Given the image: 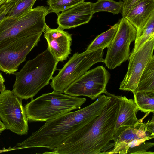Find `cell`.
<instances>
[{"mask_svg":"<svg viewBox=\"0 0 154 154\" xmlns=\"http://www.w3.org/2000/svg\"><path fill=\"white\" fill-rule=\"evenodd\" d=\"M110 101L96 118L75 132L61 144L47 154H105L114 146L113 140L118 110L117 96L111 94Z\"/></svg>","mask_w":154,"mask_h":154,"instance_id":"1","label":"cell"},{"mask_svg":"<svg viewBox=\"0 0 154 154\" xmlns=\"http://www.w3.org/2000/svg\"><path fill=\"white\" fill-rule=\"evenodd\" d=\"M91 104L46 122L39 129L16 147L23 149L45 148L50 150L61 144L75 132L99 116L111 101L103 94Z\"/></svg>","mask_w":154,"mask_h":154,"instance_id":"2","label":"cell"},{"mask_svg":"<svg viewBox=\"0 0 154 154\" xmlns=\"http://www.w3.org/2000/svg\"><path fill=\"white\" fill-rule=\"evenodd\" d=\"M58 63L47 48L14 73L16 79L12 91L22 100L33 98L49 84Z\"/></svg>","mask_w":154,"mask_h":154,"instance_id":"3","label":"cell"},{"mask_svg":"<svg viewBox=\"0 0 154 154\" xmlns=\"http://www.w3.org/2000/svg\"><path fill=\"white\" fill-rule=\"evenodd\" d=\"M32 99L24 107L28 121L33 122H46L80 109L86 100L54 91Z\"/></svg>","mask_w":154,"mask_h":154,"instance_id":"4","label":"cell"},{"mask_svg":"<svg viewBox=\"0 0 154 154\" xmlns=\"http://www.w3.org/2000/svg\"><path fill=\"white\" fill-rule=\"evenodd\" d=\"M48 6H38L19 16L6 17L0 22V48L19 38L42 33L47 26Z\"/></svg>","mask_w":154,"mask_h":154,"instance_id":"5","label":"cell"},{"mask_svg":"<svg viewBox=\"0 0 154 154\" xmlns=\"http://www.w3.org/2000/svg\"><path fill=\"white\" fill-rule=\"evenodd\" d=\"M103 48L79 53H75L50 83L53 91L64 92L72 82L79 78L93 65L104 61Z\"/></svg>","mask_w":154,"mask_h":154,"instance_id":"6","label":"cell"},{"mask_svg":"<svg viewBox=\"0 0 154 154\" xmlns=\"http://www.w3.org/2000/svg\"><path fill=\"white\" fill-rule=\"evenodd\" d=\"M0 119L6 129L20 135L27 134L28 119L22 100L12 91L0 93Z\"/></svg>","mask_w":154,"mask_h":154,"instance_id":"7","label":"cell"},{"mask_svg":"<svg viewBox=\"0 0 154 154\" xmlns=\"http://www.w3.org/2000/svg\"><path fill=\"white\" fill-rule=\"evenodd\" d=\"M118 23L117 31L112 41L107 47L103 62L110 69L120 65L128 59L130 45L135 41L137 34L136 28L125 17L119 19Z\"/></svg>","mask_w":154,"mask_h":154,"instance_id":"8","label":"cell"},{"mask_svg":"<svg viewBox=\"0 0 154 154\" xmlns=\"http://www.w3.org/2000/svg\"><path fill=\"white\" fill-rule=\"evenodd\" d=\"M110 76L104 67L98 66L87 71L71 84L63 93L72 96H85L94 100L102 93H108L106 87Z\"/></svg>","mask_w":154,"mask_h":154,"instance_id":"9","label":"cell"},{"mask_svg":"<svg viewBox=\"0 0 154 154\" xmlns=\"http://www.w3.org/2000/svg\"><path fill=\"white\" fill-rule=\"evenodd\" d=\"M42 33L19 38L0 48V70L14 74L27 55L37 45Z\"/></svg>","mask_w":154,"mask_h":154,"instance_id":"10","label":"cell"},{"mask_svg":"<svg viewBox=\"0 0 154 154\" xmlns=\"http://www.w3.org/2000/svg\"><path fill=\"white\" fill-rule=\"evenodd\" d=\"M154 37L151 38L128 58V69L121 82L119 89L133 92L137 88L140 77L153 55Z\"/></svg>","mask_w":154,"mask_h":154,"instance_id":"11","label":"cell"},{"mask_svg":"<svg viewBox=\"0 0 154 154\" xmlns=\"http://www.w3.org/2000/svg\"><path fill=\"white\" fill-rule=\"evenodd\" d=\"M59 26L52 29L47 26L43 32L47 48L58 62L66 60L71 54L72 35Z\"/></svg>","mask_w":154,"mask_h":154,"instance_id":"12","label":"cell"},{"mask_svg":"<svg viewBox=\"0 0 154 154\" xmlns=\"http://www.w3.org/2000/svg\"><path fill=\"white\" fill-rule=\"evenodd\" d=\"M92 3L84 2L59 13L57 20L58 26L67 29L88 23L94 14Z\"/></svg>","mask_w":154,"mask_h":154,"instance_id":"13","label":"cell"},{"mask_svg":"<svg viewBox=\"0 0 154 154\" xmlns=\"http://www.w3.org/2000/svg\"><path fill=\"white\" fill-rule=\"evenodd\" d=\"M149 113H146L145 116L140 119L137 124L128 127L114 138L113 140L115 144L113 148L106 152V154H123L128 143L133 140L142 139L149 135L154 136L149 133L146 123L143 122V120Z\"/></svg>","mask_w":154,"mask_h":154,"instance_id":"14","label":"cell"},{"mask_svg":"<svg viewBox=\"0 0 154 154\" xmlns=\"http://www.w3.org/2000/svg\"><path fill=\"white\" fill-rule=\"evenodd\" d=\"M118 110L114 138L128 127L135 125L140 121L136 114L139 110L134 99L125 96H117Z\"/></svg>","mask_w":154,"mask_h":154,"instance_id":"15","label":"cell"},{"mask_svg":"<svg viewBox=\"0 0 154 154\" xmlns=\"http://www.w3.org/2000/svg\"><path fill=\"white\" fill-rule=\"evenodd\" d=\"M153 13L154 0H140L125 17L136 28L137 35Z\"/></svg>","mask_w":154,"mask_h":154,"instance_id":"16","label":"cell"},{"mask_svg":"<svg viewBox=\"0 0 154 154\" xmlns=\"http://www.w3.org/2000/svg\"><path fill=\"white\" fill-rule=\"evenodd\" d=\"M134 91L154 92V55L146 65Z\"/></svg>","mask_w":154,"mask_h":154,"instance_id":"17","label":"cell"},{"mask_svg":"<svg viewBox=\"0 0 154 154\" xmlns=\"http://www.w3.org/2000/svg\"><path fill=\"white\" fill-rule=\"evenodd\" d=\"M132 93L139 110L145 113H154V92L134 91Z\"/></svg>","mask_w":154,"mask_h":154,"instance_id":"18","label":"cell"},{"mask_svg":"<svg viewBox=\"0 0 154 154\" xmlns=\"http://www.w3.org/2000/svg\"><path fill=\"white\" fill-rule=\"evenodd\" d=\"M118 27V23H116L109 29L97 36L86 50L91 51L107 47L113 39Z\"/></svg>","mask_w":154,"mask_h":154,"instance_id":"19","label":"cell"},{"mask_svg":"<svg viewBox=\"0 0 154 154\" xmlns=\"http://www.w3.org/2000/svg\"><path fill=\"white\" fill-rule=\"evenodd\" d=\"M153 37H154V13L137 35L134 48L130 55L133 54L146 42Z\"/></svg>","mask_w":154,"mask_h":154,"instance_id":"20","label":"cell"},{"mask_svg":"<svg viewBox=\"0 0 154 154\" xmlns=\"http://www.w3.org/2000/svg\"><path fill=\"white\" fill-rule=\"evenodd\" d=\"M123 8V1L118 2L114 0H98L92 3V11L93 14L100 12L106 11L117 14L122 12Z\"/></svg>","mask_w":154,"mask_h":154,"instance_id":"21","label":"cell"},{"mask_svg":"<svg viewBox=\"0 0 154 154\" xmlns=\"http://www.w3.org/2000/svg\"><path fill=\"white\" fill-rule=\"evenodd\" d=\"M85 0H47L46 2L50 12L57 15L60 12L71 8Z\"/></svg>","mask_w":154,"mask_h":154,"instance_id":"22","label":"cell"},{"mask_svg":"<svg viewBox=\"0 0 154 154\" xmlns=\"http://www.w3.org/2000/svg\"><path fill=\"white\" fill-rule=\"evenodd\" d=\"M37 0H23L14 5L8 12L6 17L11 18L19 16L32 9Z\"/></svg>","mask_w":154,"mask_h":154,"instance_id":"23","label":"cell"},{"mask_svg":"<svg viewBox=\"0 0 154 154\" xmlns=\"http://www.w3.org/2000/svg\"><path fill=\"white\" fill-rule=\"evenodd\" d=\"M154 145L153 143L144 142L138 146L128 149L126 154H154L153 152L147 151Z\"/></svg>","mask_w":154,"mask_h":154,"instance_id":"24","label":"cell"},{"mask_svg":"<svg viewBox=\"0 0 154 154\" xmlns=\"http://www.w3.org/2000/svg\"><path fill=\"white\" fill-rule=\"evenodd\" d=\"M140 0H123L122 12V17H125L131 8Z\"/></svg>","mask_w":154,"mask_h":154,"instance_id":"25","label":"cell"},{"mask_svg":"<svg viewBox=\"0 0 154 154\" xmlns=\"http://www.w3.org/2000/svg\"><path fill=\"white\" fill-rule=\"evenodd\" d=\"M14 5V3L12 2L8 3V5L5 10L0 15V22L1 20L6 16L9 10Z\"/></svg>","mask_w":154,"mask_h":154,"instance_id":"26","label":"cell"},{"mask_svg":"<svg viewBox=\"0 0 154 154\" xmlns=\"http://www.w3.org/2000/svg\"><path fill=\"white\" fill-rule=\"evenodd\" d=\"M6 129L2 122L0 120V134Z\"/></svg>","mask_w":154,"mask_h":154,"instance_id":"27","label":"cell"},{"mask_svg":"<svg viewBox=\"0 0 154 154\" xmlns=\"http://www.w3.org/2000/svg\"><path fill=\"white\" fill-rule=\"evenodd\" d=\"M8 3H7L0 6V15L4 11Z\"/></svg>","mask_w":154,"mask_h":154,"instance_id":"28","label":"cell"},{"mask_svg":"<svg viewBox=\"0 0 154 154\" xmlns=\"http://www.w3.org/2000/svg\"><path fill=\"white\" fill-rule=\"evenodd\" d=\"M6 88L4 85V83L0 82V92L5 89Z\"/></svg>","mask_w":154,"mask_h":154,"instance_id":"29","label":"cell"},{"mask_svg":"<svg viewBox=\"0 0 154 154\" xmlns=\"http://www.w3.org/2000/svg\"><path fill=\"white\" fill-rule=\"evenodd\" d=\"M23 0H7L6 3L10 2H12L14 3V5L17 4Z\"/></svg>","mask_w":154,"mask_h":154,"instance_id":"30","label":"cell"},{"mask_svg":"<svg viewBox=\"0 0 154 154\" xmlns=\"http://www.w3.org/2000/svg\"><path fill=\"white\" fill-rule=\"evenodd\" d=\"M5 81L4 77L0 73V82L4 83Z\"/></svg>","mask_w":154,"mask_h":154,"instance_id":"31","label":"cell"},{"mask_svg":"<svg viewBox=\"0 0 154 154\" xmlns=\"http://www.w3.org/2000/svg\"><path fill=\"white\" fill-rule=\"evenodd\" d=\"M7 0H0V6L6 3Z\"/></svg>","mask_w":154,"mask_h":154,"instance_id":"32","label":"cell"}]
</instances>
